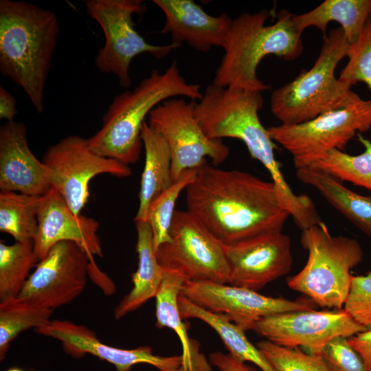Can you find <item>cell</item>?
<instances>
[{
    "instance_id": "1",
    "label": "cell",
    "mask_w": 371,
    "mask_h": 371,
    "mask_svg": "<svg viewBox=\"0 0 371 371\" xmlns=\"http://www.w3.org/2000/svg\"><path fill=\"white\" fill-rule=\"evenodd\" d=\"M186 190L188 211L226 246L282 232L290 216L273 181L237 170L206 163Z\"/></svg>"
},
{
    "instance_id": "2",
    "label": "cell",
    "mask_w": 371,
    "mask_h": 371,
    "mask_svg": "<svg viewBox=\"0 0 371 371\" xmlns=\"http://www.w3.org/2000/svg\"><path fill=\"white\" fill-rule=\"evenodd\" d=\"M261 92L209 85L195 104V116L211 139H238L244 142L252 158L260 161L271 175L280 199L300 229L318 219L313 201L306 194H295L286 182L280 162L276 159V144L260 121L263 105Z\"/></svg>"
},
{
    "instance_id": "3",
    "label": "cell",
    "mask_w": 371,
    "mask_h": 371,
    "mask_svg": "<svg viewBox=\"0 0 371 371\" xmlns=\"http://www.w3.org/2000/svg\"><path fill=\"white\" fill-rule=\"evenodd\" d=\"M60 25L56 14L33 3L0 1V71L20 87L38 113Z\"/></svg>"
},
{
    "instance_id": "4",
    "label": "cell",
    "mask_w": 371,
    "mask_h": 371,
    "mask_svg": "<svg viewBox=\"0 0 371 371\" xmlns=\"http://www.w3.org/2000/svg\"><path fill=\"white\" fill-rule=\"evenodd\" d=\"M178 96L196 101L203 93L199 85L186 81L173 60L164 72L153 69L134 89L113 98L101 128L87 139L89 147L126 166L136 163L143 146L141 130L146 116L164 100Z\"/></svg>"
},
{
    "instance_id": "5",
    "label": "cell",
    "mask_w": 371,
    "mask_h": 371,
    "mask_svg": "<svg viewBox=\"0 0 371 371\" xmlns=\"http://www.w3.org/2000/svg\"><path fill=\"white\" fill-rule=\"evenodd\" d=\"M270 16L271 12L264 9L243 13L233 19L213 84L262 93L271 89L257 76L258 66L265 56L275 55L293 60L302 54V33L295 27L293 14L282 10L276 21L266 25Z\"/></svg>"
},
{
    "instance_id": "6",
    "label": "cell",
    "mask_w": 371,
    "mask_h": 371,
    "mask_svg": "<svg viewBox=\"0 0 371 371\" xmlns=\"http://www.w3.org/2000/svg\"><path fill=\"white\" fill-rule=\"evenodd\" d=\"M350 47L342 28L332 29L323 38L313 66L272 92L271 111L281 124L303 123L360 98L335 75L338 63L348 57Z\"/></svg>"
},
{
    "instance_id": "7",
    "label": "cell",
    "mask_w": 371,
    "mask_h": 371,
    "mask_svg": "<svg viewBox=\"0 0 371 371\" xmlns=\"http://www.w3.org/2000/svg\"><path fill=\"white\" fill-rule=\"evenodd\" d=\"M300 243L308 260L299 273L287 278L288 286L320 307L341 309L351 286L350 271L363 258L359 243L332 236L322 221L302 230Z\"/></svg>"
},
{
    "instance_id": "8",
    "label": "cell",
    "mask_w": 371,
    "mask_h": 371,
    "mask_svg": "<svg viewBox=\"0 0 371 371\" xmlns=\"http://www.w3.org/2000/svg\"><path fill=\"white\" fill-rule=\"evenodd\" d=\"M85 5L88 15L98 23L105 38L95 57V65L100 72L115 76L124 89L131 85L129 70L135 56L148 54L160 59L181 47L172 42L153 45L138 33L133 16L146 12L144 1L86 0Z\"/></svg>"
},
{
    "instance_id": "9",
    "label": "cell",
    "mask_w": 371,
    "mask_h": 371,
    "mask_svg": "<svg viewBox=\"0 0 371 371\" xmlns=\"http://www.w3.org/2000/svg\"><path fill=\"white\" fill-rule=\"evenodd\" d=\"M371 128V99L359 98L344 107L297 124L267 128L270 137L293 157L297 169L311 165L333 149L344 150L356 135Z\"/></svg>"
},
{
    "instance_id": "10",
    "label": "cell",
    "mask_w": 371,
    "mask_h": 371,
    "mask_svg": "<svg viewBox=\"0 0 371 371\" xmlns=\"http://www.w3.org/2000/svg\"><path fill=\"white\" fill-rule=\"evenodd\" d=\"M169 235L170 240L156 250L157 261L164 270L176 272L186 281L229 283L226 245L192 213L176 210Z\"/></svg>"
},
{
    "instance_id": "11",
    "label": "cell",
    "mask_w": 371,
    "mask_h": 371,
    "mask_svg": "<svg viewBox=\"0 0 371 371\" xmlns=\"http://www.w3.org/2000/svg\"><path fill=\"white\" fill-rule=\"evenodd\" d=\"M196 101L183 98L164 100L148 115V125L167 142L175 182L186 170L197 169L209 157L214 166L223 163L229 148L222 139L207 137L195 116Z\"/></svg>"
},
{
    "instance_id": "12",
    "label": "cell",
    "mask_w": 371,
    "mask_h": 371,
    "mask_svg": "<svg viewBox=\"0 0 371 371\" xmlns=\"http://www.w3.org/2000/svg\"><path fill=\"white\" fill-rule=\"evenodd\" d=\"M43 161L49 170L51 186L76 215L81 214L87 203L89 182L94 177L131 175L128 166L95 153L89 147L87 139L76 135L67 136L48 147Z\"/></svg>"
},
{
    "instance_id": "13",
    "label": "cell",
    "mask_w": 371,
    "mask_h": 371,
    "mask_svg": "<svg viewBox=\"0 0 371 371\" xmlns=\"http://www.w3.org/2000/svg\"><path fill=\"white\" fill-rule=\"evenodd\" d=\"M93 260L74 242L56 244L38 262L18 297L52 310L71 302L84 291Z\"/></svg>"
},
{
    "instance_id": "14",
    "label": "cell",
    "mask_w": 371,
    "mask_h": 371,
    "mask_svg": "<svg viewBox=\"0 0 371 371\" xmlns=\"http://www.w3.org/2000/svg\"><path fill=\"white\" fill-rule=\"evenodd\" d=\"M368 329L357 323L344 309L289 311L267 316L255 324L254 330L266 340L283 347H302L320 355L333 338H348Z\"/></svg>"
},
{
    "instance_id": "15",
    "label": "cell",
    "mask_w": 371,
    "mask_h": 371,
    "mask_svg": "<svg viewBox=\"0 0 371 371\" xmlns=\"http://www.w3.org/2000/svg\"><path fill=\"white\" fill-rule=\"evenodd\" d=\"M181 293L201 308L225 315L245 331L254 330L256 323L267 316L313 309L306 300L276 298L245 287L209 281H186Z\"/></svg>"
},
{
    "instance_id": "16",
    "label": "cell",
    "mask_w": 371,
    "mask_h": 371,
    "mask_svg": "<svg viewBox=\"0 0 371 371\" xmlns=\"http://www.w3.org/2000/svg\"><path fill=\"white\" fill-rule=\"evenodd\" d=\"M229 284L255 291L287 274L293 256L289 237L282 232L258 235L226 246Z\"/></svg>"
},
{
    "instance_id": "17",
    "label": "cell",
    "mask_w": 371,
    "mask_h": 371,
    "mask_svg": "<svg viewBox=\"0 0 371 371\" xmlns=\"http://www.w3.org/2000/svg\"><path fill=\"white\" fill-rule=\"evenodd\" d=\"M38 334L61 343L64 351L74 358L86 355L96 357L115 368V371H130L137 364H148L159 371H183L182 357L156 355L148 346L122 349L101 341L88 327L68 320L52 319L34 330Z\"/></svg>"
},
{
    "instance_id": "18",
    "label": "cell",
    "mask_w": 371,
    "mask_h": 371,
    "mask_svg": "<svg viewBox=\"0 0 371 371\" xmlns=\"http://www.w3.org/2000/svg\"><path fill=\"white\" fill-rule=\"evenodd\" d=\"M98 222L82 214L76 215L54 188L43 196L38 214V228L33 239L38 260L43 259L57 243L71 241L90 256L102 257L98 235Z\"/></svg>"
},
{
    "instance_id": "19",
    "label": "cell",
    "mask_w": 371,
    "mask_h": 371,
    "mask_svg": "<svg viewBox=\"0 0 371 371\" xmlns=\"http://www.w3.org/2000/svg\"><path fill=\"white\" fill-rule=\"evenodd\" d=\"M52 188L49 170L29 147L23 122H6L0 128V189L44 195Z\"/></svg>"
},
{
    "instance_id": "20",
    "label": "cell",
    "mask_w": 371,
    "mask_h": 371,
    "mask_svg": "<svg viewBox=\"0 0 371 371\" xmlns=\"http://www.w3.org/2000/svg\"><path fill=\"white\" fill-rule=\"evenodd\" d=\"M165 14L161 33L171 34L172 43L207 52L223 47L233 19L227 14L213 16L192 0H153Z\"/></svg>"
},
{
    "instance_id": "21",
    "label": "cell",
    "mask_w": 371,
    "mask_h": 371,
    "mask_svg": "<svg viewBox=\"0 0 371 371\" xmlns=\"http://www.w3.org/2000/svg\"><path fill=\"white\" fill-rule=\"evenodd\" d=\"M186 280L179 273L164 270L162 282L155 295L156 326L169 328L179 337L182 346L183 371H212L211 363L200 352V344L190 338L188 328L181 317L178 298Z\"/></svg>"
},
{
    "instance_id": "22",
    "label": "cell",
    "mask_w": 371,
    "mask_h": 371,
    "mask_svg": "<svg viewBox=\"0 0 371 371\" xmlns=\"http://www.w3.org/2000/svg\"><path fill=\"white\" fill-rule=\"evenodd\" d=\"M137 240V269L132 275L133 288L114 309V317L120 319L155 297L162 282L164 269L157 261L153 236L147 221H135Z\"/></svg>"
},
{
    "instance_id": "23",
    "label": "cell",
    "mask_w": 371,
    "mask_h": 371,
    "mask_svg": "<svg viewBox=\"0 0 371 371\" xmlns=\"http://www.w3.org/2000/svg\"><path fill=\"white\" fill-rule=\"evenodd\" d=\"M141 138L145 150V162L135 221H147L148 211L152 202L174 183L171 175L170 151L164 138L146 122L142 125Z\"/></svg>"
},
{
    "instance_id": "24",
    "label": "cell",
    "mask_w": 371,
    "mask_h": 371,
    "mask_svg": "<svg viewBox=\"0 0 371 371\" xmlns=\"http://www.w3.org/2000/svg\"><path fill=\"white\" fill-rule=\"evenodd\" d=\"M296 177L317 190L329 204L371 238V195L356 193L337 178L311 167L297 169Z\"/></svg>"
},
{
    "instance_id": "25",
    "label": "cell",
    "mask_w": 371,
    "mask_h": 371,
    "mask_svg": "<svg viewBox=\"0 0 371 371\" xmlns=\"http://www.w3.org/2000/svg\"><path fill=\"white\" fill-rule=\"evenodd\" d=\"M370 16L371 0H326L306 13L293 14V21L302 33L311 26L319 28L323 38L327 36L328 23L336 21L351 45L359 38Z\"/></svg>"
},
{
    "instance_id": "26",
    "label": "cell",
    "mask_w": 371,
    "mask_h": 371,
    "mask_svg": "<svg viewBox=\"0 0 371 371\" xmlns=\"http://www.w3.org/2000/svg\"><path fill=\"white\" fill-rule=\"evenodd\" d=\"M178 306L182 319H198L214 329L232 357L245 363L250 361L262 371H276L257 346L247 339L245 330L227 317L201 308L181 293L178 298Z\"/></svg>"
},
{
    "instance_id": "27",
    "label": "cell",
    "mask_w": 371,
    "mask_h": 371,
    "mask_svg": "<svg viewBox=\"0 0 371 371\" xmlns=\"http://www.w3.org/2000/svg\"><path fill=\"white\" fill-rule=\"evenodd\" d=\"M43 196L1 190L0 231L15 241L33 240Z\"/></svg>"
},
{
    "instance_id": "28",
    "label": "cell",
    "mask_w": 371,
    "mask_h": 371,
    "mask_svg": "<svg viewBox=\"0 0 371 371\" xmlns=\"http://www.w3.org/2000/svg\"><path fill=\"white\" fill-rule=\"evenodd\" d=\"M38 262L32 240L0 243V302L19 296Z\"/></svg>"
},
{
    "instance_id": "29",
    "label": "cell",
    "mask_w": 371,
    "mask_h": 371,
    "mask_svg": "<svg viewBox=\"0 0 371 371\" xmlns=\"http://www.w3.org/2000/svg\"><path fill=\"white\" fill-rule=\"evenodd\" d=\"M54 310L39 307L17 297L0 302V360L3 361L10 343L22 332L45 326Z\"/></svg>"
},
{
    "instance_id": "30",
    "label": "cell",
    "mask_w": 371,
    "mask_h": 371,
    "mask_svg": "<svg viewBox=\"0 0 371 371\" xmlns=\"http://www.w3.org/2000/svg\"><path fill=\"white\" fill-rule=\"evenodd\" d=\"M357 137L364 146L362 153L351 155L333 149L308 167L320 170L341 181L350 182L371 192V142L360 133L357 134Z\"/></svg>"
},
{
    "instance_id": "31",
    "label": "cell",
    "mask_w": 371,
    "mask_h": 371,
    "mask_svg": "<svg viewBox=\"0 0 371 371\" xmlns=\"http://www.w3.org/2000/svg\"><path fill=\"white\" fill-rule=\"evenodd\" d=\"M197 169L184 171L177 181L150 204L146 221L153 232L155 251L159 245L170 240L169 230L176 211V201L180 193L194 179Z\"/></svg>"
},
{
    "instance_id": "32",
    "label": "cell",
    "mask_w": 371,
    "mask_h": 371,
    "mask_svg": "<svg viewBox=\"0 0 371 371\" xmlns=\"http://www.w3.org/2000/svg\"><path fill=\"white\" fill-rule=\"evenodd\" d=\"M256 346L276 371H330L320 355L280 346L268 340L259 341Z\"/></svg>"
},
{
    "instance_id": "33",
    "label": "cell",
    "mask_w": 371,
    "mask_h": 371,
    "mask_svg": "<svg viewBox=\"0 0 371 371\" xmlns=\"http://www.w3.org/2000/svg\"><path fill=\"white\" fill-rule=\"evenodd\" d=\"M348 62L339 78L351 87L365 82L371 90V16L359 38L350 45Z\"/></svg>"
},
{
    "instance_id": "34",
    "label": "cell",
    "mask_w": 371,
    "mask_h": 371,
    "mask_svg": "<svg viewBox=\"0 0 371 371\" xmlns=\"http://www.w3.org/2000/svg\"><path fill=\"white\" fill-rule=\"evenodd\" d=\"M320 355L330 371H369L345 337L330 339L323 347Z\"/></svg>"
},
{
    "instance_id": "35",
    "label": "cell",
    "mask_w": 371,
    "mask_h": 371,
    "mask_svg": "<svg viewBox=\"0 0 371 371\" xmlns=\"http://www.w3.org/2000/svg\"><path fill=\"white\" fill-rule=\"evenodd\" d=\"M344 310L359 324L371 328V271L352 276Z\"/></svg>"
},
{
    "instance_id": "36",
    "label": "cell",
    "mask_w": 371,
    "mask_h": 371,
    "mask_svg": "<svg viewBox=\"0 0 371 371\" xmlns=\"http://www.w3.org/2000/svg\"><path fill=\"white\" fill-rule=\"evenodd\" d=\"M210 362L220 371H259L245 362L236 359L229 353L225 354L219 351L210 354Z\"/></svg>"
},
{
    "instance_id": "37",
    "label": "cell",
    "mask_w": 371,
    "mask_h": 371,
    "mask_svg": "<svg viewBox=\"0 0 371 371\" xmlns=\"http://www.w3.org/2000/svg\"><path fill=\"white\" fill-rule=\"evenodd\" d=\"M349 344L359 355L371 371V328L347 338Z\"/></svg>"
},
{
    "instance_id": "38",
    "label": "cell",
    "mask_w": 371,
    "mask_h": 371,
    "mask_svg": "<svg viewBox=\"0 0 371 371\" xmlns=\"http://www.w3.org/2000/svg\"><path fill=\"white\" fill-rule=\"evenodd\" d=\"M16 101L14 97L3 86H0V118L7 122L14 120L17 114Z\"/></svg>"
},
{
    "instance_id": "39",
    "label": "cell",
    "mask_w": 371,
    "mask_h": 371,
    "mask_svg": "<svg viewBox=\"0 0 371 371\" xmlns=\"http://www.w3.org/2000/svg\"><path fill=\"white\" fill-rule=\"evenodd\" d=\"M6 371H24V370L19 368L12 367L8 369Z\"/></svg>"
},
{
    "instance_id": "40",
    "label": "cell",
    "mask_w": 371,
    "mask_h": 371,
    "mask_svg": "<svg viewBox=\"0 0 371 371\" xmlns=\"http://www.w3.org/2000/svg\"><path fill=\"white\" fill-rule=\"evenodd\" d=\"M27 371H36V370H35L34 369H30V370H28Z\"/></svg>"
}]
</instances>
